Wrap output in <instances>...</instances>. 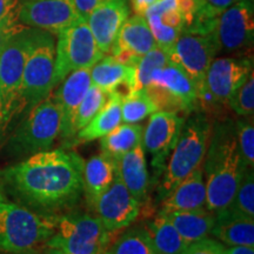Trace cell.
Masks as SVG:
<instances>
[{
	"instance_id": "obj_30",
	"label": "cell",
	"mask_w": 254,
	"mask_h": 254,
	"mask_svg": "<svg viewBox=\"0 0 254 254\" xmlns=\"http://www.w3.org/2000/svg\"><path fill=\"white\" fill-rule=\"evenodd\" d=\"M146 230L159 254H180L189 245L163 213L159 214Z\"/></svg>"
},
{
	"instance_id": "obj_38",
	"label": "cell",
	"mask_w": 254,
	"mask_h": 254,
	"mask_svg": "<svg viewBox=\"0 0 254 254\" xmlns=\"http://www.w3.org/2000/svg\"><path fill=\"white\" fill-rule=\"evenodd\" d=\"M20 0H0V24H18Z\"/></svg>"
},
{
	"instance_id": "obj_14",
	"label": "cell",
	"mask_w": 254,
	"mask_h": 254,
	"mask_svg": "<svg viewBox=\"0 0 254 254\" xmlns=\"http://www.w3.org/2000/svg\"><path fill=\"white\" fill-rule=\"evenodd\" d=\"M80 18L74 0H20L18 19L31 28L59 33Z\"/></svg>"
},
{
	"instance_id": "obj_37",
	"label": "cell",
	"mask_w": 254,
	"mask_h": 254,
	"mask_svg": "<svg viewBox=\"0 0 254 254\" xmlns=\"http://www.w3.org/2000/svg\"><path fill=\"white\" fill-rule=\"evenodd\" d=\"M180 254H225V247L213 239H204L189 244Z\"/></svg>"
},
{
	"instance_id": "obj_5",
	"label": "cell",
	"mask_w": 254,
	"mask_h": 254,
	"mask_svg": "<svg viewBox=\"0 0 254 254\" xmlns=\"http://www.w3.org/2000/svg\"><path fill=\"white\" fill-rule=\"evenodd\" d=\"M212 125L202 113H194L184 123L168 161L160 186V195L165 198L190 172L201 166L207 152Z\"/></svg>"
},
{
	"instance_id": "obj_24",
	"label": "cell",
	"mask_w": 254,
	"mask_h": 254,
	"mask_svg": "<svg viewBox=\"0 0 254 254\" xmlns=\"http://www.w3.org/2000/svg\"><path fill=\"white\" fill-rule=\"evenodd\" d=\"M118 176V163L106 154L100 153L84 163V190L87 200L94 206L98 198L112 185Z\"/></svg>"
},
{
	"instance_id": "obj_44",
	"label": "cell",
	"mask_w": 254,
	"mask_h": 254,
	"mask_svg": "<svg viewBox=\"0 0 254 254\" xmlns=\"http://www.w3.org/2000/svg\"><path fill=\"white\" fill-rule=\"evenodd\" d=\"M7 254H53V249H51V247H47V246L44 245V247L40 246V247H37V249L23 251V252L7 253Z\"/></svg>"
},
{
	"instance_id": "obj_41",
	"label": "cell",
	"mask_w": 254,
	"mask_h": 254,
	"mask_svg": "<svg viewBox=\"0 0 254 254\" xmlns=\"http://www.w3.org/2000/svg\"><path fill=\"white\" fill-rule=\"evenodd\" d=\"M160 0H132V7L135 14L144 15L148 8L157 4Z\"/></svg>"
},
{
	"instance_id": "obj_15",
	"label": "cell",
	"mask_w": 254,
	"mask_h": 254,
	"mask_svg": "<svg viewBox=\"0 0 254 254\" xmlns=\"http://www.w3.org/2000/svg\"><path fill=\"white\" fill-rule=\"evenodd\" d=\"M185 117L180 113L157 111L150 116L147 125L142 131L141 145L144 151L151 154L152 165L154 167H163L164 161L173 151Z\"/></svg>"
},
{
	"instance_id": "obj_42",
	"label": "cell",
	"mask_w": 254,
	"mask_h": 254,
	"mask_svg": "<svg viewBox=\"0 0 254 254\" xmlns=\"http://www.w3.org/2000/svg\"><path fill=\"white\" fill-rule=\"evenodd\" d=\"M205 1L207 2L212 8H214L215 11H218L219 13H220V12L224 11L225 8L230 7V6L236 4V2L240 1V0H205Z\"/></svg>"
},
{
	"instance_id": "obj_43",
	"label": "cell",
	"mask_w": 254,
	"mask_h": 254,
	"mask_svg": "<svg viewBox=\"0 0 254 254\" xmlns=\"http://www.w3.org/2000/svg\"><path fill=\"white\" fill-rule=\"evenodd\" d=\"M225 254H254V247L230 246L228 249H225Z\"/></svg>"
},
{
	"instance_id": "obj_21",
	"label": "cell",
	"mask_w": 254,
	"mask_h": 254,
	"mask_svg": "<svg viewBox=\"0 0 254 254\" xmlns=\"http://www.w3.org/2000/svg\"><path fill=\"white\" fill-rule=\"evenodd\" d=\"M206 206V184L202 166L195 168L182 180L161 204V213L178 211H192Z\"/></svg>"
},
{
	"instance_id": "obj_22",
	"label": "cell",
	"mask_w": 254,
	"mask_h": 254,
	"mask_svg": "<svg viewBox=\"0 0 254 254\" xmlns=\"http://www.w3.org/2000/svg\"><path fill=\"white\" fill-rule=\"evenodd\" d=\"M92 85L110 94L126 97L132 92L134 67L124 65L112 56H104L90 68Z\"/></svg>"
},
{
	"instance_id": "obj_23",
	"label": "cell",
	"mask_w": 254,
	"mask_h": 254,
	"mask_svg": "<svg viewBox=\"0 0 254 254\" xmlns=\"http://www.w3.org/2000/svg\"><path fill=\"white\" fill-rule=\"evenodd\" d=\"M118 176L132 195L142 204L148 193L150 177L141 142L119 159Z\"/></svg>"
},
{
	"instance_id": "obj_45",
	"label": "cell",
	"mask_w": 254,
	"mask_h": 254,
	"mask_svg": "<svg viewBox=\"0 0 254 254\" xmlns=\"http://www.w3.org/2000/svg\"><path fill=\"white\" fill-rule=\"evenodd\" d=\"M5 198V187H4V182H2L1 173H0V200H4Z\"/></svg>"
},
{
	"instance_id": "obj_11",
	"label": "cell",
	"mask_w": 254,
	"mask_h": 254,
	"mask_svg": "<svg viewBox=\"0 0 254 254\" xmlns=\"http://www.w3.org/2000/svg\"><path fill=\"white\" fill-rule=\"evenodd\" d=\"M219 51L220 49L214 32H183L167 56L171 63L176 64L192 79L199 93L204 85L209 65Z\"/></svg>"
},
{
	"instance_id": "obj_7",
	"label": "cell",
	"mask_w": 254,
	"mask_h": 254,
	"mask_svg": "<svg viewBox=\"0 0 254 254\" xmlns=\"http://www.w3.org/2000/svg\"><path fill=\"white\" fill-rule=\"evenodd\" d=\"M56 44V62L52 86H56L72 72L91 68L105 56L98 47L85 19L79 18L74 23L63 28Z\"/></svg>"
},
{
	"instance_id": "obj_18",
	"label": "cell",
	"mask_w": 254,
	"mask_h": 254,
	"mask_svg": "<svg viewBox=\"0 0 254 254\" xmlns=\"http://www.w3.org/2000/svg\"><path fill=\"white\" fill-rule=\"evenodd\" d=\"M60 84L62 85L55 95H52V98L58 105L62 113V127H60L59 136L68 139L74 135L73 122H74L75 113L92 85L90 68L72 72Z\"/></svg>"
},
{
	"instance_id": "obj_35",
	"label": "cell",
	"mask_w": 254,
	"mask_h": 254,
	"mask_svg": "<svg viewBox=\"0 0 254 254\" xmlns=\"http://www.w3.org/2000/svg\"><path fill=\"white\" fill-rule=\"evenodd\" d=\"M236 135L241 159L247 168L254 166V124L253 116L236 123Z\"/></svg>"
},
{
	"instance_id": "obj_32",
	"label": "cell",
	"mask_w": 254,
	"mask_h": 254,
	"mask_svg": "<svg viewBox=\"0 0 254 254\" xmlns=\"http://www.w3.org/2000/svg\"><path fill=\"white\" fill-rule=\"evenodd\" d=\"M157 111L158 107L147 92L145 90L132 91L122 100V122L138 124Z\"/></svg>"
},
{
	"instance_id": "obj_28",
	"label": "cell",
	"mask_w": 254,
	"mask_h": 254,
	"mask_svg": "<svg viewBox=\"0 0 254 254\" xmlns=\"http://www.w3.org/2000/svg\"><path fill=\"white\" fill-rule=\"evenodd\" d=\"M218 219H252L254 220V173L247 168L231 204L215 213Z\"/></svg>"
},
{
	"instance_id": "obj_26",
	"label": "cell",
	"mask_w": 254,
	"mask_h": 254,
	"mask_svg": "<svg viewBox=\"0 0 254 254\" xmlns=\"http://www.w3.org/2000/svg\"><path fill=\"white\" fill-rule=\"evenodd\" d=\"M122 100L118 94H111L109 101L99 113L77 132V142H87L103 138L122 124Z\"/></svg>"
},
{
	"instance_id": "obj_6",
	"label": "cell",
	"mask_w": 254,
	"mask_h": 254,
	"mask_svg": "<svg viewBox=\"0 0 254 254\" xmlns=\"http://www.w3.org/2000/svg\"><path fill=\"white\" fill-rule=\"evenodd\" d=\"M62 113L52 97L40 101L27 112L7 141V152L13 157H30L47 151L60 134Z\"/></svg>"
},
{
	"instance_id": "obj_16",
	"label": "cell",
	"mask_w": 254,
	"mask_h": 254,
	"mask_svg": "<svg viewBox=\"0 0 254 254\" xmlns=\"http://www.w3.org/2000/svg\"><path fill=\"white\" fill-rule=\"evenodd\" d=\"M140 202L127 190L119 176L94 204L99 220L107 232L129 226L140 213Z\"/></svg>"
},
{
	"instance_id": "obj_36",
	"label": "cell",
	"mask_w": 254,
	"mask_h": 254,
	"mask_svg": "<svg viewBox=\"0 0 254 254\" xmlns=\"http://www.w3.org/2000/svg\"><path fill=\"white\" fill-rule=\"evenodd\" d=\"M231 109L241 117H252L254 112V77L253 72L244 84L232 93L227 100Z\"/></svg>"
},
{
	"instance_id": "obj_13",
	"label": "cell",
	"mask_w": 254,
	"mask_h": 254,
	"mask_svg": "<svg viewBox=\"0 0 254 254\" xmlns=\"http://www.w3.org/2000/svg\"><path fill=\"white\" fill-rule=\"evenodd\" d=\"M214 34L219 49L236 52L252 46L254 40V1L240 0L220 12Z\"/></svg>"
},
{
	"instance_id": "obj_19",
	"label": "cell",
	"mask_w": 254,
	"mask_h": 254,
	"mask_svg": "<svg viewBox=\"0 0 254 254\" xmlns=\"http://www.w3.org/2000/svg\"><path fill=\"white\" fill-rule=\"evenodd\" d=\"M129 17L127 0H110L97 6L86 18L95 43L103 53H110L117 34Z\"/></svg>"
},
{
	"instance_id": "obj_25",
	"label": "cell",
	"mask_w": 254,
	"mask_h": 254,
	"mask_svg": "<svg viewBox=\"0 0 254 254\" xmlns=\"http://www.w3.org/2000/svg\"><path fill=\"white\" fill-rule=\"evenodd\" d=\"M161 213V212H160ZM187 244L207 238L215 224V214L207 208L163 213Z\"/></svg>"
},
{
	"instance_id": "obj_10",
	"label": "cell",
	"mask_w": 254,
	"mask_h": 254,
	"mask_svg": "<svg viewBox=\"0 0 254 254\" xmlns=\"http://www.w3.org/2000/svg\"><path fill=\"white\" fill-rule=\"evenodd\" d=\"M145 91L158 111L189 114L195 111L199 104L198 88L194 82L171 62L153 73Z\"/></svg>"
},
{
	"instance_id": "obj_29",
	"label": "cell",
	"mask_w": 254,
	"mask_h": 254,
	"mask_svg": "<svg viewBox=\"0 0 254 254\" xmlns=\"http://www.w3.org/2000/svg\"><path fill=\"white\" fill-rule=\"evenodd\" d=\"M211 234L228 246L254 247V220L215 218Z\"/></svg>"
},
{
	"instance_id": "obj_20",
	"label": "cell",
	"mask_w": 254,
	"mask_h": 254,
	"mask_svg": "<svg viewBox=\"0 0 254 254\" xmlns=\"http://www.w3.org/2000/svg\"><path fill=\"white\" fill-rule=\"evenodd\" d=\"M155 44L168 53L185 27V19L177 5V0H160L144 14Z\"/></svg>"
},
{
	"instance_id": "obj_39",
	"label": "cell",
	"mask_w": 254,
	"mask_h": 254,
	"mask_svg": "<svg viewBox=\"0 0 254 254\" xmlns=\"http://www.w3.org/2000/svg\"><path fill=\"white\" fill-rule=\"evenodd\" d=\"M25 25L18 24H0V51L4 49L6 44L11 40V38L15 36L18 32L24 30Z\"/></svg>"
},
{
	"instance_id": "obj_17",
	"label": "cell",
	"mask_w": 254,
	"mask_h": 254,
	"mask_svg": "<svg viewBox=\"0 0 254 254\" xmlns=\"http://www.w3.org/2000/svg\"><path fill=\"white\" fill-rule=\"evenodd\" d=\"M157 47L144 15L134 14L124 21L110 53L124 65L134 66L142 56Z\"/></svg>"
},
{
	"instance_id": "obj_27",
	"label": "cell",
	"mask_w": 254,
	"mask_h": 254,
	"mask_svg": "<svg viewBox=\"0 0 254 254\" xmlns=\"http://www.w3.org/2000/svg\"><path fill=\"white\" fill-rule=\"evenodd\" d=\"M144 127L139 124H124L101 138V153L118 163L119 159L141 142Z\"/></svg>"
},
{
	"instance_id": "obj_9",
	"label": "cell",
	"mask_w": 254,
	"mask_h": 254,
	"mask_svg": "<svg viewBox=\"0 0 254 254\" xmlns=\"http://www.w3.org/2000/svg\"><path fill=\"white\" fill-rule=\"evenodd\" d=\"M109 232L99 218L86 213L60 215L55 234L45 246L67 254H104Z\"/></svg>"
},
{
	"instance_id": "obj_3",
	"label": "cell",
	"mask_w": 254,
	"mask_h": 254,
	"mask_svg": "<svg viewBox=\"0 0 254 254\" xmlns=\"http://www.w3.org/2000/svg\"><path fill=\"white\" fill-rule=\"evenodd\" d=\"M58 218L0 200V251L17 253L45 245L55 234Z\"/></svg>"
},
{
	"instance_id": "obj_31",
	"label": "cell",
	"mask_w": 254,
	"mask_h": 254,
	"mask_svg": "<svg viewBox=\"0 0 254 254\" xmlns=\"http://www.w3.org/2000/svg\"><path fill=\"white\" fill-rule=\"evenodd\" d=\"M109 254H159L146 228L127 230L111 247Z\"/></svg>"
},
{
	"instance_id": "obj_33",
	"label": "cell",
	"mask_w": 254,
	"mask_h": 254,
	"mask_svg": "<svg viewBox=\"0 0 254 254\" xmlns=\"http://www.w3.org/2000/svg\"><path fill=\"white\" fill-rule=\"evenodd\" d=\"M110 97V93L94 86V85H91L90 90L87 91L80 106L78 107L77 113H75L74 122H73V134H77L78 131L84 128L99 113V111L109 101Z\"/></svg>"
},
{
	"instance_id": "obj_12",
	"label": "cell",
	"mask_w": 254,
	"mask_h": 254,
	"mask_svg": "<svg viewBox=\"0 0 254 254\" xmlns=\"http://www.w3.org/2000/svg\"><path fill=\"white\" fill-rule=\"evenodd\" d=\"M252 72V60L214 58L198 93L199 104L212 107V105L227 103L232 93L244 84Z\"/></svg>"
},
{
	"instance_id": "obj_40",
	"label": "cell",
	"mask_w": 254,
	"mask_h": 254,
	"mask_svg": "<svg viewBox=\"0 0 254 254\" xmlns=\"http://www.w3.org/2000/svg\"><path fill=\"white\" fill-rule=\"evenodd\" d=\"M106 1H110V0H74V6L79 17L86 20L88 14H90L97 6L104 4V2Z\"/></svg>"
},
{
	"instance_id": "obj_8",
	"label": "cell",
	"mask_w": 254,
	"mask_h": 254,
	"mask_svg": "<svg viewBox=\"0 0 254 254\" xmlns=\"http://www.w3.org/2000/svg\"><path fill=\"white\" fill-rule=\"evenodd\" d=\"M56 40L52 33L33 28V37L23 73V99L28 112L52 91Z\"/></svg>"
},
{
	"instance_id": "obj_34",
	"label": "cell",
	"mask_w": 254,
	"mask_h": 254,
	"mask_svg": "<svg viewBox=\"0 0 254 254\" xmlns=\"http://www.w3.org/2000/svg\"><path fill=\"white\" fill-rule=\"evenodd\" d=\"M168 56L166 52L159 47H154L150 52L142 56L138 64L134 66V77H133L132 91L145 90L150 84L152 75L157 69L164 67L168 64Z\"/></svg>"
},
{
	"instance_id": "obj_1",
	"label": "cell",
	"mask_w": 254,
	"mask_h": 254,
	"mask_svg": "<svg viewBox=\"0 0 254 254\" xmlns=\"http://www.w3.org/2000/svg\"><path fill=\"white\" fill-rule=\"evenodd\" d=\"M84 160L63 148L32 154L1 173L4 187L21 204L55 214L77 204L84 190Z\"/></svg>"
},
{
	"instance_id": "obj_4",
	"label": "cell",
	"mask_w": 254,
	"mask_h": 254,
	"mask_svg": "<svg viewBox=\"0 0 254 254\" xmlns=\"http://www.w3.org/2000/svg\"><path fill=\"white\" fill-rule=\"evenodd\" d=\"M32 37L33 28L25 27L0 51V138L25 111L23 73Z\"/></svg>"
},
{
	"instance_id": "obj_46",
	"label": "cell",
	"mask_w": 254,
	"mask_h": 254,
	"mask_svg": "<svg viewBox=\"0 0 254 254\" xmlns=\"http://www.w3.org/2000/svg\"><path fill=\"white\" fill-rule=\"evenodd\" d=\"M53 254H67V253H65V252H63V251H60V250H57V249H53Z\"/></svg>"
},
{
	"instance_id": "obj_2",
	"label": "cell",
	"mask_w": 254,
	"mask_h": 254,
	"mask_svg": "<svg viewBox=\"0 0 254 254\" xmlns=\"http://www.w3.org/2000/svg\"><path fill=\"white\" fill-rule=\"evenodd\" d=\"M202 167L206 184V208L218 213L231 204L247 167L238 147L236 124L219 122L212 127Z\"/></svg>"
}]
</instances>
